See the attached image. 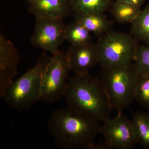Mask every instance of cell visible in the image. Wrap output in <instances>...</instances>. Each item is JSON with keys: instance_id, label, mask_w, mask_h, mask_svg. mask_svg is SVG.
Returning <instances> with one entry per match:
<instances>
[{"instance_id": "cell-1", "label": "cell", "mask_w": 149, "mask_h": 149, "mask_svg": "<svg viewBox=\"0 0 149 149\" xmlns=\"http://www.w3.org/2000/svg\"><path fill=\"white\" fill-rule=\"evenodd\" d=\"M48 128L55 143L63 149H90L100 134L99 123L68 106L52 111Z\"/></svg>"}, {"instance_id": "cell-2", "label": "cell", "mask_w": 149, "mask_h": 149, "mask_svg": "<svg viewBox=\"0 0 149 149\" xmlns=\"http://www.w3.org/2000/svg\"><path fill=\"white\" fill-rule=\"evenodd\" d=\"M63 98L67 106L99 123L110 117L111 107L101 81L89 73L69 77Z\"/></svg>"}, {"instance_id": "cell-3", "label": "cell", "mask_w": 149, "mask_h": 149, "mask_svg": "<svg viewBox=\"0 0 149 149\" xmlns=\"http://www.w3.org/2000/svg\"><path fill=\"white\" fill-rule=\"evenodd\" d=\"M52 57L44 52L35 66L14 80L2 97L8 106L23 111L30 109L40 101L42 79Z\"/></svg>"}, {"instance_id": "cell-4", "label": "cell", "mask_w": 149, "mask_h": 149, "mask_svg": "<svg viewBox=\"0 0 149 149\" xmlns=\"http://www.w3.org/2000/svg\"><path fill=\"white\" fill-rule=\"evenodd\" d=\"M103 70L101 82L111 109L121 112L135 99L140 74L133 62Z\"/></svg>"}, {"instance_id": "cell-5", "label": "cell", "mask_w": 149, "mask_h": 149, "mask_svg": "<svg viewBox=\"0 0 149 149\" xmlns=\"http://www.w3.org/2000/svg\"><path fill=\"white\" fill-rule=\"evenodd\" d=\"M139 42L132 35L110 30L96 43L99 64L104 69L133 62Z\"/></svg>"}, {"instance_id": "cell-6", "label": "cell", "mask_w": 149, "mask_h": 149, "mask_svg": "<svg viewBox=\"0 0 149 149\" xmlns=\"http://www.w3.org/2000/svg\"><path fill=\"white\" fill-rule=\"evenodd\" d=\"M71 68L63 52L53 55L43 75L40 93V100L56 102L64 97Z\"/></svg>"}, {"instance_id": "cell-7", "label": "cell", "mask_w": 149, "mask_h": 149, "mask_svg": "<svg viewBox=\"0 0 149 149\" xmlns=\"http://www.w3.org/2000/svg\"><path fill=\"white\" fill-rule=\"evenodd\" d=\"M66 25L59 18H36L35 29L31 37L34 47L53 55L64 41Z\"/></svg>"}, {"instance_id": "cell-8", "label": "cell", "mask_w": 149, "mask_h": 149, "mask_svg": "<svg viewBox=\"0 0 149 149\" xmlns=\"http://www.w3.org/2000/svg\"><path fill=\"white\" fill-rule=\"evenodd\" d=\"M103 123L100 134L110 149H131L137 144L131 120L121 112Z\"/></svg>"}, {"instance_id": "cell-9", "label": "cell", "mask_w": 149, "mask_h": 149, "mask_svg": "<svg viewBox=\"0 0 149 149\" xmlns=\"http://www.w3.org/2000/svg\"><path fill=\"white\" fill-rule=\"evenodd\" d=\"M19 57L16 47L10 40L0 35V97H2L7 89L18 73Z\"/></svg>"}, {"instance_id": "cell-10", "label": "cell", "mask_w": 149, "mask_h": 149, "mask_svg": "<svg viewBox=\"0 0 149 149\" xmlns=\"http://www.w3.org/2000/svg\"><path fill=\"white\" fill-rule=\"evenodd\" d=\"M65 54L74 74L89 73L90 69L99 63L97 44L91 42L80 45H71Z\"/></svg>"}, {"instance_id": "cell-11", "label": "cell", "mask_w": 149, "mask_h": 149, "mask_svg": "<svg viewBox=\"0 0 149 149\" xmlns=\"http://www.w3.org/2000/svg\"><path fill=\"white\" fill-rule=\"evenodd\" d=\"M28 11L35 18H66L71 13V0H27Z\"/></svg>"}, {"instance_id": "cell-12", "label": "cell", "mask_w": 149, "mask_h": 149, "mask_svg": "<svg viewBox=\"0 0 149 149\" xmlns=\"http://www.w3.org/2000/svg\"><path fill=\"white\" fill-rule=\"evenodd\" d=\"M74 20L83 24L91 33L100 37L110 30L111 22L103 14H74Z\"/></svg>"}, {"instance_id": "cell-13", "label": "cell", "mask_w": 149, "mask_h": 149, "mask_svg": "<svg viewBox=\"0 0 149 149\" xmlns=\"http://www.w3.org/2000/svg\"><path fill=\"white\" fill-rule=\"evenodd\" d=\"M113 0H71V11L74 14H103Z\"/></svg>"}, {"instance_id": "cell-14", "label": "cell", "mask_w": 149, "mask_h": 149, "mask_svg": "<svg viewBox=\"0 0 149 149\" xmlns=\"http://www.w3.org/2000/svg\"><path fill=\"white\" fill-rule=\"evenodd\" d=\"M131 120L137 143L149 149V112L137 113Z\"/></svg>"}, {"instance_id": "cell-15", "label": "cell", "mask_w": 149, "mask_h": 149, "mask_svg": "<svg viewBox=\"0 0 149 149\" xmlns=\"http://www.w3.org/2000/svg\"><path fill=\"white\" fill-rule=\"evenodd\" d=\"M131 34L139 42L149 45V3L131 23Z\"/></svg>"}, {"instance_id": "cell-16", "label": "cell", "mask_w": 149, "mask_h": 149, "mask_svg": "<svg viewBox=\"0 0 149 149\" xmlns=\"http://www.w3.org/2000/svg\"><path fill=\"white\" fill-rule=\"evenodd\" d=\"M141 8L116 0L112 6V15L120 23H132L139 15Z\"/></svg>"}, {"instance_id": "cell-17", "label": "cell", "mask_w": 149, "mask_h": 149, "mask_svg": "<svg viewBox=\"0 0 149 149\" xmlns=\"http://www.w3.org/2000/svg\"><path fill=\"white\" fill-rule=\"evenodd\" d=\"M65 38L71 45H80L91 42V33L83 24L74 20L66 25Z\"/></svg>"}, {"instance_id": "cell-18", "label": "cell", "mask_w": 149, "mask_h": 149, "mask_svg": "<svg viewBox=\"0 0 149 149\" xmlns=\"http://www.w3.org/2000/svg\"><path fill=\"white\" fill-rule=\"evenodd\" d=\"M133 63L140 76H149V45L139 46Z\"/></svg>"}, {"instance_id": "cell-19", "label": "cell", "mask_w": 149, "mask_h": 149, "mask_svg": "<svg viewBox=\"0 0 149 149\" xmlns=\"http://www.w3.org/2000/svg\"><path fill=\"white\" fill-rule=\"evenodd\" d=\"M135 99L149 110V76H140L136 87Z\"/></svg>"}, {"instance_id": "cell-20", "label": "cell", "mask_w": 149, "mask_h": 149, "mask_svg": "<svg viewBox=\"0 0 149 149\" xmlns=\"http://www.w3.org/2000/svg\"><path fill=\"white\" fill-rule=\"evenodd\" d=\"M117 1L133 5L140 8H141V6L145 1V0H117Z\"/></svg>"}, {"instance_id": "cell-21", "label": "cell", "mask_w": 149, "mask_h": 149, "mask_svg": "<svg viewBox=\"0 0 149 149\" xmlns=\"http://www.w3.org/2000/svg\"><path fill=\"white\" fill-rule=\"evenodd\" d=\"M90 149H110L106 143L104 142L95 143L94 142L91 146Z\"/></svg>"}, {"instance_id": "cell-22", "label": "cell", "mask_w": 149, "mask_h": 149, "mask_svg": "<svg viewBox=\"0 0 149 149\" xmlns=\"http://www.w3.org/2000/svg\"></svg>"}]
</instances>
